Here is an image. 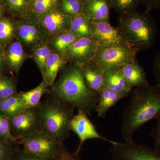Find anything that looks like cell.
Returning a JSON list of instances; mask_svg holds the SVG:
<instances>
[{
	"instance_id": "cell-26",
	"label": "cell",
	"mask_w": 160,
	"mask_h": 160,
	"mask_svg": "<svg viewBox=\"0 0 160 160\" xmlns=\"http://www.w3.org/2000/svg\"><path fill=\"white\" fill-rule=\"evenodd\" d=\"M51 53L50 48L45 45L38 46L35 48L33 51L36 62L41 72L43 77L46 72L47 60Z\"/></svg>"
},
{
	"instance_id": "cell-20",
	"label": "cell",
	"mask_w": 160,
	"mask_h": 160,
	"mask_svg": "<svg viewBox=\"0 0 160 160\" xmlns=\"http://www.w3.org/2000/svg\"><path fill=\"white\" fill-rule=\"evenodd\" d=\"M49 86L43 80L42 82L34 89L18 93V96L26 109H32L38 107L43 95L49 92H50L48 89Z\"/></svg>"
},
{
	"instance_id": "cell-13",
	"label": "cell",
	"mask_w": 160,
	"mask_h": 160,
	"mask_svg": "<svg viewBox=\"0 0 160 160\" xmlns=\"http://www.w3.org/2000/svg\"><path fill=\"white\" fill-rule=\"evenodd\" d=\"M111 9L109 0H86L82 13L92 22H109Z\"/></svg>"
},
{
	"instance_id": "cell-9",
	"label": "cell",
	"mask_w": 160,
	"mask_h": 160,
	"mask_svg": "<svg viewBox=\"0 0 160 160\" xmlns=\"http://www.w3.org/2000/svg\"><path fill=\"white\" fill-rule=\"evenodd\" d=\"M70 130L77 135L79 139V144L75 152L78 154L79 153L83 143L88 140L99 139L108 142L111 145L117 142L100 135L93 124L88 118L87 114L81 110H78L77 114L74 115L72 119L70 124Z\"/></svg>"
},
{
	"instance_id": "cell-42",
	"label": "cell",
	"mask_w": 160,
	"mask_h": 160,
	"mask_svg": "<svg viewBox=\"0 0 160 160\" xmlns=\"http://www.w3.org/2000/svg\"></svg>"
},
{
	"instance_id": "cell-1",
	"label": "cell",
	"mask_w": 160,
	"mask_h": 160,
	"mask_svg": "<svg viewBox=\"0 0 160 160\" xmlns=\"http://www.w3.org/2000/svg\"><path fill=\"white\" fill-rule=\"evenodd\" d=\"M124 110L121 132L124 141L133 139L141 126L160 114V85L149 84L133 88Z\"/></svg>"
},
{
	"instance_id": "cell-27",
	"label": "cell",
	"mask_w": 160,
	"mask_h": 160,
	"mask_svg": "<svg viewBox=\"0 0 160 160\" xmlns=\"http://www.w3.org/2000/svg\"><path fill=\"white\" fill-rule=\"evenodd\" d=\"M18 94L14 81L10 78L0 74V100Z\"/></svg>"
},
{
	"instance_id": "cell-33",
	"label": "cell",
	"mask_w": 160,
	"mask_h": 160,
	"mask_svg": "<svg viewBox=\"0 0 160 160\" xmlns=\"http://www.w3.org/2000/svg\"><path fill=\"white\" fill-rule=\"evenodd\" d=\"M14 29L13 25L8 19L0 21V41H9L14 34Z\"/></svg>"
},
{
	"instance_id": "cell-28",
	"label": "cell",
	"mask_w": 160,
	"mask_h": 160,
	"mask_svg": "<svg viewBox=\"0 0 160 160\" xmlns=\"http://www.w3.org/2000/svg\"><path fill=\"white\" fill-rule=\"evenodd\" d=\"M84 3L79 0H61V11L72 17L82 13Z\"/></svg>"
},
{
	"instance_id": "cell-36",
	"label": "cell",
	"mask_w": 160,
	"mask_h": 160,
	"mask_svg": "<svg viewBox=\"0 0 160 160\" xmlns=\"http://www.w3.org/2000/svg\"><path fill=\"white\" fill-rule=\"evenodd\" d=\"M156 126L151 131L150 135L152 138L154 149L160 152V114L156 118Z\"/></svg>"
},
{
	"instance_id": "cell-12",
	"label": "cell",
	"mask_w": 160,
	"mask_h": 160,
	"mask_svg": "<svg viewBox=\"0 0 160 160\" xmlns=\"http://www.w3.org/2000/svg\"><path fill=\"white\" fill-rule=\"evenodd\" d=\"M79 66L87 87L92 92L99 95L105 89L106 70L92 62Z\"/></svg>"
},
{
	"instance_id": "cell-14",
	"label": "cell",
	"mask_w": 160,
	"mask_h": 160,
	"mask_svg": "<svg viewBox=\"0 0 160 160\" xmlns=\"http://www.w3.org/2000/svg\"><path fill=\"white\" fill-rule=\"evenodd\" d=\"M41 23L46 31L51 34H58L68 30L70 17L62 12L53 10L42 15Z\"/></svg>"
},
{
	"instance_id": "cell-22",
	"label": "cell",
	"mask_w": 160,
	"mask_h": 160,
	"mask_svg": "<svg viewBox=\"0 0 160 160\" xmlns=\"http://www.w3.org/2000/svg\"><path fill=\"white\" fill-rule=\"evenodd\" d=\"M26 56L22 44L18 42L12 43L8 47L6 52V60L9 68L18 73Z\"/></svg>"
},
{
	"instance_id": "cell-23",
	"label": "cell",
	"mask_w": 160,
	"mask_h": 160,
	"mask_svg": "<svg viewBox=\"0 0 160 160\" xmlns=\"http://www.w3.org/2000/svg\"><path fill=\"white\" fill-rule=\"evenodd\" d=\"M18 94L0 100V111L9 118L27 109Z\"/></svg>"
},
{
	"instance_id": "cell-21",
	"label": "cell",
	"mask_w": 160,
	"mask_h": 160,
	"mask_svg": "<svg viewBox=\"0 0 160 160\" xmlns=\"http://www.w3.org/2000/svg\"><path fill=\"white\" fill-rule=\"evenodd\" d=\"M65 56L59 52H52L47 60L46 70L43 80L49 86H52L54 82L58 72L66 64L64 58Z\"/></svg>"
},
{
	"instance_id": "cell-17",
	"label": "cell",
	"mask_w": 160,
	"mask_h": 160,
	"mask_svg": "<svg viewBox=\"0 0 160 160\" xmlns=\"http://www.w3.org/2000/svg\"><path fill=\"white\" fill-rule=\"evenodd\" d=\"M129 94L120 93L105 88L99 95L95 110L99 117L104 118L107 111L121 99L127 97Z\"/></svg>"
},
{
	"instance_id": "cell-38",
	"label": "cell",
	"mask_w": 160,
	"mask_h": 160,
	"mask_svg": "<svg viewBox=\"0 0 160 160\" xmlns=\"http://www.w3.org/2000/svg\"><path fill=\"white\" fill-rule=\"evenodd\" d=\"M140 2L146 8V11L160 9V0H140Z\"/></svg>"
},
{
	"instance_id": "cell-35",
	"label": "cell",
	"mask_w": 160,
	"mask_h": 160,
	"mask_svg": "<svg viewBox=\"0 0 160 160\" xmlns=\"http://www.w3.org/2000/svg\"><path fill=\"white\" fill-rule=\"evenodd\" d=\"M53 160H81L79 154L71 152L67 150L64 144L61 145L59 151Z\"/></svg>"
},
{
	"instance_id": "cell-29",
	"label": "cell",
	"mask_w": 160,
	"mask_h": 160,
	"mask_svg": "<svg viewBox=\"0 0 160 160\" xmlns=\"http://www.w3.org/2000/svg\"><path fill=\"white\" fill-rule=\"evenodd\" d=\"M0 136L11 142L15 147H18V140L12 134L9 118L0 111Z\"/></svg>"
},
{
	"instance_id": "cell-7",
	"label": "cell",
	"mask_w": 160,
	"mask_h": 160,
	"mask_svg": "<svg viewBox=\"0 0 160 160\" xmlns=\"http://www.w3.org/2000/svg\"><path fill=\"white\" fill-rule=\"evenodd\" d=\"M111 145L109 152L112 160H160V152L133 139Z\"/></svg>"
},
{
	"instance_id": "cell-25",
	"label": "cell",
	"mask_w": 160,
	"mask_h": 160,
	"mask_svg": "<svg viewBox=\"0 0 160 160\" xmlns=\"http://www.w3.org/2000/svg\"><path fill=\"white\" fill-rule=\"evenodd\" d=\"M111 9L119 15L128 14L136 11L140 0H109Z\"/></svg>"
},
{
	"instance_id": "cell-11",
	"label": "cell",
	"mask_w": 160,
	"mask_h": 160,
	"mask_svg": "<svg viewBox=\"0 0 160 160\" xmlns=\"http://www.w3.org/2000/svg\"><path fill=\"white\" fill-rule=\"evenodd\" d=\"M92 38L100 46L127 44L117 27L109 22H92Z\"/></svg>"
},
{
	"instance_id": "cell-24",
	"label": "cell",
	"mask_w": 160,
	"mask_h": 160,
	"mask_svg": "<svg viewBox=\"0 0 160 160\" xmlns=\"http://www.w3.org/2000/svg\"><path fill=\"white\" fill-rule=\"evenodd\" d=\"M78 37L69 30L62 32L54 38L52 46L58 52L66 57V52L72 44L77 41Z\"/></svg>"
},
{
	"instance_id": "cell-18",
	"label": "cell",
	"mask_w": 160,
	"mask_h": 160,
	"mask_svg": "<svg viewBox=\"0 0 160 160\" xmlns=\"http://www.w3.org/2000/svg\"><path fill=\"white\" fill-rule=\"evenodd\" d=\"M18 34L22 42L27 46L40 45L45 37L38 26L29 23H23L19 26Z\"/></svg>"
},
{
	"instance_id": "cell-37",
	"label": "cell",
	"mask_w": 160,
	"mask_h": 160,
	"mask_svg": "<svg viewBox=\"0 0 160 160\" xmlns=\"http://www.w3.org/2000/svg\"><path fill=\"white\" fill-rule=\"evenodd\" d=\"M153 76L158 84L160 85V51L155 56L152 63Z\"/></svg>"
},
{
	"instance_id": "cell-8",
	"label": "cell",
	"mask_w": 160,
	"mask_h": 160,
	"mask_svg": "<svg viewBox=\"0 0 160 160\" xmlns=\"http://www.w3.org/2000/svg\"><path fill=\"white\" fill-rule=\"evenodd\" d=\"M9 120L12 134L18 140L41 129L39 106L26 109Z\"/></svg>"
},
{
	"instance_id": "cell-15",
	"label": "cell",
	"mask_w": 160,
	"mask_h": 160,
	"mask_svg": "<svg viewBox=\"0 0 160 160\" xmlns=\"http://www.w3.org/2000/svg\"><path fill=\"white\" fill-rule=\"evenodd\" d=\"M121 69L126 82L131 89L149 84L146 72L137 60L123 66Z\"/></svg>"
},
{
	"instance_id": "cell-2",
	"label": "cell",
	"mask_w": 160,
	"mask_h": 160,
	"mask_svg": "<svg viewBox=\"0 0 160 160\" xmlns=\"http://www.w3.org/2000/svg\"><path fill=\"white\" fill-rule=\"evenodd\" d=\"M51 86L53 98L89 115L95 110L99 95L87 87L78 65L73 63L64 69L57 82Z\"/></svg>"
},
{
	"instance_id": "cell-3",
	"label": "cell",
	"mask_w": 160,
	"mask_h": 160,
	"mask_svg": "<svg viewBox=\"0 0 160 160\" xmlns=\"http://www.w3.org/2000/svg\"><path fill=\"white\" fill-rule=\"evenodd\" d=\"M149 12L136 10L119 17L117 28L125 42L138 53L150 49L157 37V24Z\"/></svg>"
},
{
	"instance_id": "cell-34",
	"label": "cell",
	"mask_w": 160,
	"mask_h": 160,
	"mask_svg": "<svg viewBox=\"0 0 160 160\" xmlns=\"http://www.w3.org/2000/svg\"><path fill=\"white\" fill-rule=\"evenodd\" d=\"M14 147L9 140L0 136V160H10Z\"/></svg>"
},
{
	"instance_id": "cell-16",
	"label": "cell",
	"mask_w": 160,
	"mask_h": 160,
	"mask_svg": "<svg viewBox=\"0 0 160 160\" xmlns=\"http://www.w3.org/2000/svg\"><path fill=\"white\" fill-rule=\"evenodd\" d=\"M105 88L120 93L130 94L132 89L128 86L121 68L106 69L105 76Z\"/></svg>"
},
{
	"instance_id": "cell-41",
	"label": "cell",
	"mask_w": 160,
	"mask_h": 160,
	"mask_svg": "<svg viewBox=\"0 0 160 160\" xmlns=\"http://www.w3.org/2000/svg\"><path fill=\"white\" fill-rule=\"evenodd\" d=\"M1 15H2V10H1V8H0V16H1Z\"/></svg>"
},
{
	"instance_id": "cell-19",
	"label": "cell",
	"mask_w": 160,
	"mask_h": 160,
	"mask_svg": "<svg viewBox=\"0 0 160 160\" xmlns=\"http://www.w3.org/2000/svg\"><path fill=\"white\" fill-rule=\"evenodd\" d=\"M92 23L83 13H79L70 17L68 30L79 38H92Z\"/></svg>"
},
{
	"instance_id": "cell-10",
	"label": "cell",
	"mask_w": 160,
	"mask_h": 160,
	"mask_svg": "<svg viewBox=\"0 0 160 160\" xmlns=\"http://www.w3.org/2000/svg\"><path fill=\"white\" fill-rule=\"evenodd\" d=\"M99 45L92 38H80L66 52L67 60L81 65L94 59Z\"/></svg>"
},
{
	"instance_id": "cell-32",
	"label": "cell",
	"mask_w": 160,
	"mask_h": 160,
	"mask_svg": "<svg viewBox=\"0 0 160 160\" xmlns=\"http://www.w3.org/2000/svg\"><path fill=\"white\" fill-rule=\"evenodd\" d=\"M10 160H53L27 152L18 147H14Z\"/></svg>"
},
{
	"instance_id": "cell-31",
	"label": "cell",
	"mask_w": 160,
	"mask_h": 160,
	"mask_svg": "<svg viewBox=\"0 0 160 160\" xmlns=\"http://www.w3.org/2000/svg\"><path fill=\"white\" fill-rule=\"evenodd\" d=\"M57 0H35L33 6L38 14L43 15L54 10Z\"/></svg>"
},
{
	"instance_id": "cell-30",
	"label": "cell",
	"mask_w": 160,
	"mask_h": 160,
	"mask_svg": "<svg viewBox=\"0 0 160 160\" xmlns=\"http://www.w3.org/2000/svg\"><path fill=\"white\" fill-rule=\"evenodd\" d=\"M6 2L8 8L14 13L22 16L29 14V0H6Z\"/></svg>"
},
{
	"instance_id": "cell-6",
	"label": "cell",
	"mask_w": 160,
	"mask_h": 160,
	"mask_svg": "<svg viewBox=\"0 0 160 160\" xmlns=\"http://www.w3.org/2000/svg\"><path fill=\"white\" fill-rule=\"evenodd\" d=\"M18 142L25 151L52 159L57 155L62 145L58 143L42 129L19 139Z\"/></svg>"
},
{
	"instance_id": "cell-39",
	"label": "cell",
	"mask_w": 160,
	"mask_h": 160,
	"mask_svg": "<svg viewBox=\"0 0 160 160\" xmlns=\"http://www.w3.org/2000/svg\"><path fill=\"white\" fill-rule=\"evenodd\" d=\"M3 60V55L1 49H0V73H1V70H2V67Z\"/></svg>"
},
{
	"instance_id": "cell-4",
	"label": "cell",
	"mask_w": 160,
	"mask_h": 160,
	"mask_svg": "<svg viewBox=\"0 0 160 160\" xmlns=\"http://www.w3.org/2000/svg\"><path fill=\"white\" fill-rule=\"evenodd\" d=\"M41 129L60 144L70 135V124L75 108L53 98L41 101L39 106Z\"/></svg>"
},
{
	"instance_id": "cell-40",
	"label": "cell",
	"mask_w": 160,
	"mask_h": 160,
	"mask_svg": "<svg viewBox=\"0 0 160 160\" xmlns=\"http://www.w3.org/2000/svg\"><path fill=\"white\" fill-rule=\"evenodd\" d=\"M80 2H82L84 3L86 1V0H79Z\"/></svg>"
},
{
	"instance_id": "cell-5",
	"label": "cell",
	"mask_w": 160,
	"mask_h": 160,
	"mask_svg": "<svg viewBox=\"0 0 160 160\" xmlns=\"http://www.w3.org/2000/svg\"><path fill=\"white\" fill-rule=\"evenodd\" d=\"M138 52L128 44L99 46L92 62L105 69L121 68L136 61Z\"/></svg>"
}]
</instances>
